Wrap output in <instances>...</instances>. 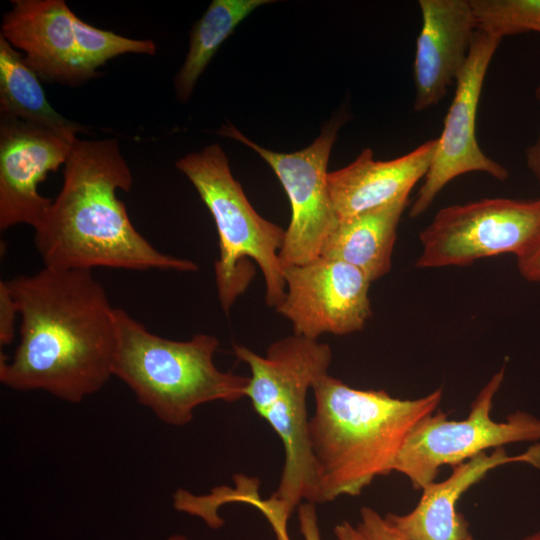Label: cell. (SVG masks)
Here are the masks:
<instances>
[{"mask_svg": "<svg viewBox=\"0 0 540 540\" xmlns=\"http://www.w3.org/2000/svg\"><path fill=\"white\" fill-rule=\"evenodd\" d=\"M268 0H213L190 33L185 61L174 78L180 102L189 100L198 78L238 24Z\"/></svg>", "mask_w": 540, "mask_h": 540, "instance_id": "obj_19", "label": "cell"}, {"mask_svg": "<svg viewBox=\"0 0 540 540\" xmlns=\"http://www.w3.org/2000/svg\"><path fill=\"white\" fill-rule=\"evenodd\" d=\"M167 540H188V538L182 534H173Z\"/></svg>", "mask_w": 540, "mask_h": 540, "instance_id": "obj_29", "label": "cell"}, {"mask_svg": "<svg viewBox=\"0 0 540 540\" xmlns=\"http://www.w3.org/2000/svg\"><path fill=\"white\" fill-rule=\"evenodd\" d=\"M334 534L337 540H365L357 528L347 521L336 525Z\"/></svg>", "mask_w": 540, "mask_h": 540, "instance_id": "obj_27", "label": "cell"}, {"mask_svg": "<svg viewBox=\"0 0 540 540\" xmlns=\"http://www.w3.org/2000/svg\"><path fill=\"white\" fill-rule=\"evenodd\" d=\"M309 441L315 464L316 504L358 496L378 476L393 472L411 429L437 411L443 390L399 399L385 390L355 389L326 374L312 387Z\"/></svg>", "mask_w": 540, "mask_h": 540, "instance_id": "obj_3", "label": "cell"}, {"mask_svg": "<svg viewBox=\"0 0 540 540\" xmlns=\"http://www.w3.org/2000/svg\"><path fill=\"white\" fill-rule=\"evenodd\" d=\"M477 30L503 38L540 33V0H469Z\"/></svg>", "mask_w": 540, "mask_h": 540, "instance_id": "obj_21", "label": "cell"}, {"mask_svg": "<svg viewBox=\"0 0 540 540\" xmlns=\"http://www.w3.org/2000/svg\"><path fill=\"white\" fill-rule=\"evenodd\" d=\"M437 147L431 139L400 157L379 161L365 148L349 165L327 174V187L339 220L409 196L425 178Z\"/></svg>", "mask_w": 540, "mask_h": 540, "instance_id": "obj_16", "label": "cell"}, {"mask_svg": "<svg viewBox=\"0 0 540 540\" xmlns=\"http://www.w3.org/2000/svg\"><path fill=\"white\" fill-rule=\"evenodd\" d=\"M521 540H540V530L529 536L524 537Z\"/></svg>", "mask_w": 540, "mask_h": 540, "instance_id": "obj_28", "label": "cell"}, {"mask_svg": "<svg viewBox=\"0 0 540 540\" xmlns=\"http://www.w3.org/2000/svg\"><path fill=\"white\" fill-rule=\"evenodd\" d=\"M527 463L540 470V443L518 455L504 447L482 452L452 467L451 475L422 489L416 507L405 515L388 513L385 520L409 540H474L469 524L457 510L460 497L491 470L509 463Z\"/></svg>", "mask_w": 540, "mask_h": 540, "instance_id": "obj_15", "label": "cell"}, {"mask_svg": "<svg viewBox=\"0 0 540 540\" xmlns=\"http://www.w3.org/2000/svg\"><path fill=\"white\" fill-rule=\"evenodd\" d=\"M0 116L19 120L54 131L71 140L86 126L68 120L48 102L39 76L20 54L0 35Z\"/></svg>", "mask_w": 540, "mask_h": 540, "instance_id": "obj_18", "label": "cell"}, {"mask_svg": "<svg viewBox=\"0 0 540 540\" xmlns=\"http://www.w3.org/2000/svg\"><path fill=\"white\" fill-rule=\"evenodd\" d=\"M520 275L530 282H540V233L535 240L516 257Z\"/></svg>", "mask_w": 540, "mask_h": 540, "instance_id": "obj_25", "label": "cell"}, {"mask_svg": "<svg viewBox=\"0 0 540 540\" xmlns=\"http://www.w3.org/2000/svg\"><path fill=\"white\" fill-rule=\"evenodd\" d=\"M540 233V199L483 198L442 208L421 230L420 269L520 255Z\"/></svg>", "mask_w": 540, "mask_h": 540, "instance_id": "obj_8", "label": "cell"}, {"mask_svg": "<svg viewBox=\"0 0 540 540\" xmlns=\"http://www.w3.org/2000/svg\"><path fill=\"white\" fill-rule=\"evenodd\" d=\"M505 376L503 366L471 403L468 417L450 420L441 410L421 419L409 432L393 471L405 475L416 490L435 481L442 466L465 462L489 448L540 440V419L516 411L505 421L491 418L493 400Z\"/></svg>", "mask_w": 540, "mask_h": 540, "instance_id": "obj_7", "label": "cell"}, {"mask_svg": "<svg viewBox=\"0 0 540 540\" xmlns=\"http://www.w3.org/2000/svg\"><path fill=\"white\" fill-rule=\"evenodd\" d=\"M234 353L251 372L246 397L282 442L284 465L270 499L290 516L302 502L316 504L306 399L314 383L328 374L331 348L293 334L272 343L265 356L240 345L234 346Z\"/></svg>", "mask_w": 540, "mask_h": 540, "instance_id": "obj_5", "label": "cell"}, {"mask_svg": "<svg viewBox=\"0 0 540 540\" xmlns=\"http://www.w3.org/2000/svg\"><path fill=\"white\" fill-rule=\"evenodd\" d=\"M19 315L17 303L6 280L0 282V344L9 345L15 336V321Z\"/></svg>", "mask_w": 540, "mask_h": 540, "instance_id": "obj_24", "label": "cell"}, {"mask_svg": "<svg viewBox=\"0 0 540 540\" xmlns=\"http://www.w3.org/2000/svg\"><path fill=\"white\" fill-rule=\"evenodd\" d=\"M413 64L415 111L438 104L464 68L477 30L469 0H419Z\"/></svg>", "mask_w": 540, "mask_h": 540, "instance_id": "obj_13", "label": "cell"}, {"mask_svg": "<svg viewBox=\"0 0 540 540\" xmlns=\"http://www.w3.org/2000/svg\"><path fill=\"white\" fill-rule=\"evenodd\" d=\"M342 123V115L332 118L311 145L293 153L261 147L231 124L223 125L219 131L257 152L273 169L288 196L291 219L279 252L282 269L319 258L339 223L327 187V164Z\"/></svg>", "mask_w": 540, "mask_h": 540, "instance_id": "obj_9", "label": "cell"}, {"mask_svg": "<svg viewBox=\"0 0 540 540\" xmlns=\"http://www.w3.org/2000/svg\"><path fill=\"white\" fill-rule=\"evenodd\" d=\"M64 166L62 188L34 227L44 267L198 270L191 260L157 250L133 226L117 197L131 189L133 177L116 139L77 138Z\"/></svg>", "mask_w": 540, "mask_h": 540, "instance_id": "obj_2", "label": "cell"}, {"mask_svg": "<svg viewBox=\"0 0 540 540\" xmlns=\"http://www.w3.org/2000/svg\"><path fill=\"white\" fill-rule=\"evenodd\" d=\"M298 521L300 532L304 540H321V534L316 512V504L312 502H302L298 506ZM276 540H290L287 533V523L277 522L271 525Z\"/></svg>", "mask_w": 540, "mask_h": 540, "instance_id": "obj_23", "label": "cell"}, {"mask_svg": "<svg viewBox=\"0 0 540 540\" xmlns=\"http://www.w3.org/2000/svg\"><path fill=\"white\" fill-rule=\"evenodd\" d=\"M176 167L193 184L217 228L220 251L214 273L222 310L228 314L252 280L254 268L248 258L263 273L267 305L276 308L286 291L279 259L286 230L254 210L218 144L185 155Z\"/></svg>", "mask_w": 540, "mask_h": 540, "instance_id": "obj_6", "label": "cell"}, {"mask_svg": "<svg viewBox=\"0 0 540 540\" xmlns=\"http://www.w3.org/2000/svg\"><path fill=\"white\" fill-rule=\"evenodd\" d=\"M116 348L113 376L163 423L184 426L202 404L246 397L249 377L219 370L214 363L218 339L196 334L190 340L160 337L114 308Z\"/></svg>", "mask_w": 540, "mask_h": 540, "instance_id": "obj_4", "label": "cell"}, {"mask_svg": "<svg viewBox=\"0 0 540 540\" xmlns=\"http://www.w3.org/2000/svg\"><path fill=\"white\" fill-rule=\"evenodd\" d=\"M74 32L79 62L93 78L99 75L97 68L116 56L127 53H156V45L152 40L132 39L98 29L77 15L74 17Z\"/></svg>", "mask_w": 540, "mask_h": 540, "instance_id": "obj_20", "label": "cell"}, {"mask_svg": "<svg viewBox=\"0 0 540 540\" xmlns=\"http://www.w3.org/2000/svg\"><path fill=\"white\" fill-rule=\"evenodd\" d=\"M526 166L540 185V129L534 143L525 150Z\"/></svg>", "mask_w": 540, "mask_h": 540, "instance_id": "obj_26", "label": "cell"}, {"mask_svg": "<svg viewBox=\"0 0 540 540\" xmlns=\"http://www.w3.org/2000/svg\"><path fill=\"white\" fill-rule=\"evenodd\" d=\"M408 205L409 196H405L339 220L320 257L346 262L361 270L371 282L383 277L391 269L397 228Z\"/></svg>", "mask_w": 540, "mask_h": 540, "instance_id": "obj_17", "label": "cell"}, {"mask_svg": "<svg viewBox=\"0 0 540 540\" xmlns=\"http://www.w3.org/2000/svg\"><path fill=\"white\" fill-rule=\"evenodd\" d=\"M17 303L20 341L0 357V381L17 391H45L79 403L112 373L114 307L91 270L43 267L6 280Z\"/></svg>", "mask_w": 540, "mask_h": 540, "instance_id": "obj_1", "label": "cell"}, {"mask_svg": "<svg viewBox=\"0 0 540 540\" xmlns=\"http://www.w3.org/2000/svg\"><path fill=\"white\" fill-rule=\"evenodd\" d=\"M501 40L476 30L467 62L455 82V94L437 138L431 165L409 211L410 217L425 213L441 190L458 176L482 172L499 181L508 179V170L481 150L475 133L483 83Z\"/></svg>", "mask_w": 540, "mask_h": 540, "instance_id": "obj_10", "label": "cell"}, {"mask_svg": "<svg viewBox=\"0 0 540 540\" xmlns=\"http://www.w3.org/2000/svg\"><path fill=\"white\" fill-rule=\"evenodd\" d=\"M4 14L1 36L24 52L28 66L39 78L78 85L93 77L81 66L74 17L63 0H14Z\"/></svg>", "mask_w": 540, "mask_h": 540, "instance_id": "obj_14", "label": "cell"}, {"mask_svg": "<svg viewBox=\"0 0 540 540\" xmlns=\"http://www.w3.org/2000/svg\"><path fill=\"white\" fill-rule=\"evenodd\" d=\"M535 97L540 102V85L535 89Z\"/></svg>", "mask_w": 540, "mask_h": 540, "instance_id": "obj_30", "label": "cell"}, {"mask_svg": "<svg viewBox=\"0 0 540 540\" xmlns=\"http://www.w3.org/2000/svg\"><path fill=\"white\" fill-rule=\"evenodd\" d=\"M71 140L54 131L0 116V230L17 224L33 228L52 200L38 192L48 173L65 165Z\"/></svg>", "mask_w": 540, "mask_h": 540, "instance_id": "obj_12", "label": "cell"}, {"mask_svg": "<svg viewBox=\"0 0 540 540\" xmlns=\"http://www.w3.org/2000/svg\"><path fill=\"white\" fill-rule=\"evenodd\" d=\"M285 296L275 308L294 335L317 340L323 334L360 331L371 317V281L358 268L319 257L283 269Z\"/></svg>", "mask_w": 540, "mask_h": 540, "instance_id": "obj_11", "label": "cell"}, {"mask_svg": "<svg viewBox=\"0 0 540 540\" xmlns=\"http://www.w3.org/2000/svg\"><path fill=\"white\" fill-rule=\"evenodd\" d=\"M360 516L356 528L365 540H409L370 507H363Z\"/></svg>", "mask_w": 540, "mask_h": 540, "instance_id": "obj_22", "label": "cell"}]
</instances>
